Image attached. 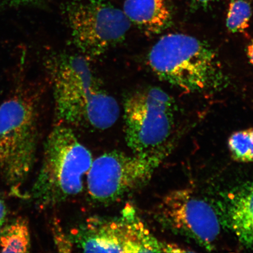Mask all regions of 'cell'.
<instances>
[{
  "mask_svg": "<svg viewBox=\"0 0 253 253\" xmlns=\"http://www.w3.org/2000/svg\"><path fill=\"white\" fill-rule=\"evenodd\" d=\"M82 55L61 53L47 61L58 123L89 130L103 131L120 116L119 104L94 74Z\"/></svg>",
  "mask_w": 253,
  "mask_h": 253,
  "instance_id": "obj_1",
  "label": "cell"
},
{
  "mask_svg": "<svg viewBox=\"0 0 253 253\" xmlns=\"http://www.w3.org/2000/svg\"><path fill=\"white\" fill-rule=\"evenodd\" d=\"M93 157L71 126L58 123L44 145L42 166L32 190L41 208L70 200L84 189Z\"/></svg>",
  "mask_w": 253,
  "mask_h": 253,
  "instance_id": "obj_2",
  "label": "cell"
},
{
  "mask_svg": "<svg viewBox=\"0 0 253 253\" xmlns=\"http://www.w3.org/2000/svg\"><path fill=\"white\" fill-rule=\"evenodd\" d=\"M124 119L126 141L131 153L159 167L176 146L171 98L158 87L135 90L125 100Z\"/></svg>",
  "mask_w": 253,
  "mask_h": 253,
  "instance_id": "obj_3",
  "label": "cell"
},
{
  "mask_svg": "<svg viewBox=\"0 0 253 253\" xmlns=\"http://www.w3.org/2000/svg\"><path fill=\"white\" fill-rule=\"evenodd\" d=\"M148 62L161 80L187 92L217 87L222 78L216 52L188 35L161 37L148 53Z\"/></svg>",
  "mask_w": 253,
  "mask_h": 253,
  "instance_id": "obj_4",
  "label": "cell"
},
{
  "mask_svg": "<svg viewBox=\"0 0 253 253\" xmlns=\"http://www.w3.org/2000/svg\"><path fill=\"white\" fill-rule=\"evenodd\" d=\"M37 103L18 92L0 105V170L14 189L33 169L37 147Z\"/></svg>",
  "mask_w": 253,
  "mask_h": 253,
  "instance_id": "obj_5",
  "label": "cell"
},
{
  "mask_svg": "<svg viewBox=\"0 0 253 253\" xmlns=\"http://www.w3.org/2000/svg\"><path fill=\"white\" fill-rule=\"evenodd\" d=\"M71 239L86 253L185 252L178 246L156 238L132 208L112 219H88L75 231Z\"/></svg>",
  "mask_w": 253,
  "mask_h": 253,
  "instance_id": "obj_6",
  "label": "cell"
},
{
  "mask_svg": "<svg viewBox=\"0 0 253 253\" xmlns=\"http://www.w3.org/2000/svg\"><path fill=\"white\" fill-rule=\"evenodd\" d=\"M65 11L73 42L88 61L122 42L132 25L121 9L104 0H72Z\"/></svg>",
  "mask_w": 253,
  "mask_h": 253,
  "instance_id": "obj_7",
  "label": "cell"
},
{
  "mask_svg": "<svg viewBox=\"0 0 253 253\" xmlns=\"http://www.w3.org/2000/svg\"><path fill=\"white\" fill-rule=\"evenodd\" d=\"M158 169L151 161L137 154L109 152L93 161L88 170V196L97 203H112L143 187Z\"/></svg>",
  "mask_w": 253,
  "mask_h": 253,
  "instance_id": "obj_8",
  "label": "cell"
},
{
  "mask_svg": "<svg viewBox=\"0 0 253 253\" xmlns=\"http://www.w3.org/2000/svg\"><path fill=\"white\" fill-rule=\"evenodd\" d=\"M163 228L186 237L208 251L214 248L221 231L220 219L210 204L188 189L174 190L155 210Z\"/></svg>",
  "mask_w": 253,
  "mask_h": 253,
  "instance_id": "obj_9",
  "label": "cell"
},
{
  "mask_svg": "<svg viewBox=\"0 0 253 253\" xmlns=\"http://www.w3.org/2000/svg\"><path fill=\"white\" fill-rule=\"evenodd\" d=\"M221 217L241 244L253 249V182L231 190L220 202Z\"/></svg>",
  "mask_w": 253,
  "mask_h": 253,
  "instance_id": "obj_10",
  "label": "cell"
},
{
  "mask_svg": "<svg viewBox=\"0 0 253 253\" xmlns=\"http://www.w3.org/2000/svg\"><path fill=\"white\" fill-rule=\"evenodd\" d=\"M122 10L132 24L148 36L165 30L172 20L166 0H123Z\"/></svg>",
  "mask_w": 253,
  "mask_h": 253,
  "instance_id": "obj_11",
  "label": "cell"
},
{
  "mask_svg": "<svg viewBox=\"0 0 253 253\" xmlns=\"http://www.w3.org/2000/svg\"><path fill=\"white\" fill-rule=\"evenodd\" d=\"M31 237L28 221L19 217L0 232V252L28 253Z\"/></svg>",
  "mask_w": 253,
  "mask_h": 253,
  "instance_id": "obj_12",
  "label": "cell"
},
{
  "mask_svg": "<svg viewBox=\"0 0 253 253\" xmlns=\"http://www.w3.org/2000/svg\"><path fill=\"white\" fill-rule=\"evenodd\" d=\"M228 147L233 159L242 163H253V128L231 135Z\"/></svg>",
  "mask_w": 253,
  "mask_h": 253,
  "instance_id": "obj_13",
  "label": "cell"
},
{
  "mask_svg": "<svg viewBox=\"0 0 253 253\" xmlns=\"http://www.w3.org/2000/svg\"><path fill=\"white\" fill-rule=\"evenodd\" d=\"M252 15L251 4L246 0H231L226 18V27L233 33H242L249 27Z\"/></svg>",
  "mask_w": 253,
  "mask_h": 253,
  "instance_id": "obj_14",
  "label": "cell"
},
{
  "mask_svg": "<svg viewBox=\"0 0 253 253\" xmlns=\"http://www.w3.org/2000/svg\"><path fill=\"white\" fill-rule=\"evenodd\" d=\"M41 0H0V7H20L31 5Z\"/></svg>",
  "mask_w": 253,
  "mask_h": 253,
  "instance_id": "obj_15",
  "label": "cell"
},
{
  "mask_svg": "<svg viewBox=\"0 0 253 253\" xmlns=\"http://www.w3.org/2000/svg\"><path fill=\"white\" fill-rule=\"evenodd\" d=\"M6 216H7V208L4 201L0 199V232L5 223Z\"/></svg>",
  "mask_w": 253,
  "mask_h": 253,
  "instance_id": "obj_16",
  "label": "cell"
},
{
  "mask_svg": "<svg viewBox=\"0 0 253 253\" xmlns=\"http://www.w3.org/2000/svg\"><path fill=\"white\" fill-rule=\"evenodd\" d=\"M192 1L199 7H206L214 2L215 0H192Z\"/></svg>",
  "mask_w": 253,
  "mask_h": 253,
  "instance_id": "obj_17",
  "label": "cell"
},
{
  "mask_svg": "<svg viewBox=\"0 0 253 253\" xmlns=\"http://www.w3.org/2000/svg\"><path fill=\"white\" fill-rule=\"evenodd\" d=\"M247 53H248V58L249 61L253 65V40H252L251 43L248 47V50H247Z\"/></svg>",
  "mask_w": 253,
  "mask_h": 253,
  "instance_id": "obj_18",
  "label": "cell"
}]
</instances>
